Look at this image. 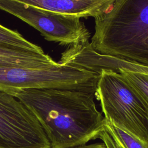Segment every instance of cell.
<instances>
[{"mask_svg": "<svg viewBox=\"0 0 148 148\" xmlns=\"http://www.w3.org/2000/svg\"><path fill=\"white\" fill-rule=\"evenodd\" d=\"M115 72L120 73L127 80L148 105V75L122 68Z\"/></svg>", "mask_w": 148, "mask_h": 148, "instance_id": "cell-11", "label": "cell"}, {"mask_svg": "<svg viewBox=\"0 0 148 148\" xmlns=\"http://www.w3.org/2000/svg\"><path fill=\"white\" fill-rule=\"evenodd\" d=\"M0 148H50L38 120L16 97L0 90Z\"/></svg>", "mask_w": 148, "mask_h": 148, "instance_id": "cell-6", "label": "cell"}, {"mask_svg": "<svg viewBox=\"0 0 148 148\" xmlns=\"http://www.w3.org/2000/svg\"><path fill=\"white\" fill-rule=\"evenodd\" d=\"M98 138L102 140L107 148H122L114 138L105 128L99 134Z\"/></svg>", "mask_w": 148, "mask_h": 148, "instance_id": "cell-12", "label": "cell"}, {"mask_svg": "<svg viewBox=\"0 0 148 148\" xmlns=\"http://www.w3.org/2000/svg\"><path fill=\"white\" fill-rule=\"evenodd\" d=\"M96 52L148 67V0H116L95 17Z\"/></svg>", "mask_w": 148, "mask_h": 148, "instance_id": "cell-2", "label": "cell"}, {"mask_svg": "<svg viewBox=\"0 0 148 148\" xmlns=\"http://www.w3.org/2000/svg\"><path fill=\"white\" fill-rule=\"evenodd\" d=\"M46 10L79 17H97L116 0H15Z\"/></svg>", "mask_w": 148, "mask_h": 148, "instance_id": "cell-7", "label": "cell"}, {"mask_svg": "<svg viewBox=\"0 0 148 148\" xmlns=\"http://www.w3.org/2000/svg\"><path fill=\"white\" fill-rule=\"evenodd\" d=\"M35 116L50 148H73L98 138L106 119L96 106L95 94L57 88H31L11 94Z\"/></svg>", "mask_w": 148, "mask_h": 148, "instance_id": "cell-1", "label": "cell"}, {"mask_svg": "<svg viewBox=\"0 0 148 148\" xmlns=\"http://www.w3.org/2000/svg\"><path fill=\"white\" fill-rule=\"evenodd\" d=\"M0 9L39 31L46 39L62 45L88 42L90 33L80 17L46 10L15 0H0Z\"/></svg>", "mask_w": 148, "mask_h": 148, "instance_id": "cell-5", "label": "cell"}, {"mask_svg": "<svg viewBox=\"0 0 148 148\" xmlns=\"http://www.w3.org/2000/svg\"><path fill=\"white\" fill-rule=\"evenodd\" d=\"M105 128L122 148H148V142L140 139L106 120Z\"/></svg>", "mask_w": 148, "mask_h": 148, "instance_id": "cell-10", "label": "cell"}, {"mask_svg": "<svg viewBox=\"0 0 148 148\" xmlns=\"http://www.w3.org/2000/svg\"><path fill=\"white\" fill-rule=\"evenodd\" d=\"M0 47L43 53L42 49L29 42L19 32L0 24Z\"/></svg>", "mask_w": 148, "mask_h": 148, "instance_id": "cell-9", "label": "cell"}, {"mask_svg": "<svg viewBox=\"0 0 148 148\" xmlns=\"http://www.w3.org/2000/svg\"><path fill=\"white\" fill-rule=\"evenodd\" d=\"M0 62L24 65H42L54 63L49 56L43 53L0 47Z\"/></svg>", "mask_w": 148, "mask_h": 148, "instance_id": "cell-8", "label": "cell"}, {"mask_svg": "<svg viewBox=\"0 0 148 148\" xmlns=\"http://www.w3.org/2000/svg\"><path fill=\"white\" fill-rule=\"evenodd\" d=\"M95 95L106 121L148 142V105L119 72L99 71Z\"/></svg>", "mask_w": 148, "mask_h": 148, "instance_id": "cell-4", "label": "cell"}, {"mask_svg": "<svg viewBox=\"0 0 148 148\" xmlns=\"http://www.w3.org/2000/svg\"><path fill=\"white\" fill-rule=\"evenodd\" d=\"M99 73L54 62L24 65L0 62V90L12 94L31 88H57L96 94Z\"/></svg>", "mask_w": 148, "mask_h": 148, "instance_id": "cell-3", "label": "cell"}, {"mask_svg": "<svg viewBox=\"0 0 148 148\" xmlns=\"http://www.w3.org/2000/svg\"><path fill=\"white\" fill-rule=\"evenodd\" d=\"M73 148H107V147L103 143H99L84 145L82 146H79L75 147Z\"/></svg>", "mask_w": 148, "mask_h": 148, "instance_id": "cell-13", "label": "cell"}]
</instances>
